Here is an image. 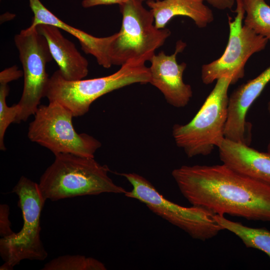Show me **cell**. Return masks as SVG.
<instances>
[{"instance_id":"cell-22","label":"cell","mask_w":270,"mask_h":270,"mask_svg":"<svg viewBox=\"0 0 270 270\" xmlns=\"http://www.w3.org/2000/svg\"><path fill=\"white\" fill-rule=\"evenodd\" d=\"M22 76L23 71L19 70L16 66H13L0 72V84H8L12 80L18 79Z\"/></svg>"},{"instance_id":"cell-24","label":"cell","mask_w":270,"mask_h":270,"mask_svg":"<svg viewBox=\"0 0 270 270\" xmlns=\"http://www.w3.org/2000/svg\"><path fill=\"white\" fill-rule=\"evenodd\" d=\"M206 1L214 8L220 10H230L236 0H202Z\"/></svg>"},{"instance_id":"cell-21","label":"cell","mask_w":270,"mask_h":270,"mask_svg":"<svg viewBox=\"0 0 270 270\" xmlns=\"http://www.w3.org/2000/svg\"><path fill=\"white\" fill-rule=\"evenodd\" d=\"M9 214V206L6 204H1L0 206V235L2 238L10 236L14 232L11 229V223L8 219Z\"/></svg>"},{"instance_id":"cell-6","label":"cell","mask_w":270,"mask_h":270,"mask_svg":"<svg viewBox=\"0 0 270 270\" xmlns=\"http://www.w3.org/2000/svg\"><path fill=\"white\" fill-rule=\"evenodd\" d=\"M12 192L18 197L23 225L20 230L0 240V254L4 264L0 270H12L24 260H44L48 256L40 236V218L46 202L38 184L22 176Z\"/></svg>"},{"instance_id":"cell-12","label":"cell","mask_w":270,"mask_h":270,"mask_svg":"<svg viewBox=\"0 0 270 270\" xmlns=\"http://www.w3.org/2000/svg\"><path fill=\"white\" fill-rule=\"evenodd\" d=\"M270 82V66L256 78L237 88L228 98L224 138L250 146L252 125L246 120V113Z\"/></svg>"},{"instance_id":"cell-9","label":"cell","mask_w":270,"mask_h":270,"mask_svg":"<svg viewBox=\"0 0 270 270\" xmlns=\"http://www.w3.org/2000/svg\"><path fill=\"white\" fill-rule=\"evenodd\" d=\"M14 41L24 76L22 93L17 104L20 112L16 122L20 123L34 114L40 100L46 96L50 78L46 65L53 58L46 40L36 27L21 30Z\"/></svg>"},{"instance_id":"cell-7","label":"cell","mask_w":270,"mask_h":270,"mask_svg":"<svg viewBox=\"0 0 270 270\" xmlns=\"http://www.w3.org/2000/svg\"><path fill=\"white\" fill-rule=\"evenodd\" d=\"M34 115V120L28 126V138L54 155L71 154L94 158L95 152L102 146L92 136L78 133L72 124V114L56 102L40 106Z\"/></svg>"},{"instance_id":"cell-14","label":"cell","mask_w":270,"mask_h":270,"mask_svg":"<svg viewBox=\"0 0 270 270\" xmlns=\"http://www.w3.org/2000/svg\"><path fill=\"white\" fill-rule=\"evenodd\" d=\"M30 6L34 14L30 28H34L39 24H48L64 30L79 41L82 49L86 54L93 56L98 63L104 68L112 65L108 56L110 44L114 38V34L106 37H96L72 26L62 20L48 10L40 0H28Z\"/></svg>"},{"instance_id":"cell-5","label":"cell","mask_w":270,"mask_h":270,"mask_svg":"<svg viewBox=\"0 0 270 270\" xmlns=\"http://www.w3.org/2000/svg\"><path fill=\"white\" fill-rule=\"evenodd\" d=\"M142 2L128 0L120 6L121 28L114 34L108 50L112 65L121 66L132 60L150 61L170 35L169 29L155 26L152 13Z\"/></svg>"},{"instance_id":"cell-26","label":"cell","mask_w":270,"mask_h":270,"mask_svg":"<svg viewBox=\"0 0 270 270\" xmlns=\"http://www.w3.org/2000/svg\"><path fill=\"white\" fill-rule=\"evenodd\" d=\"M267 150H268V152H270V140L268 144Z\"/></svg>"},{"instance_id":"cell-2","label":"cell","mask_w":270,"mask_h":270,"mask_svg":"<svg viewBox=\"0 0 270 270\" xmlns=\"http://www.w3.org/2000/svg\"><path fill=\"white\" fill-rule=\"evenodd\" d=\"M54 156V162L42 175L38 184L46 200L126 192L109 176L108 166L100 164L94 158L71 154Z\"/></svg>"},{"instance_id":"cell-4","label":"cell","mask_w":270,"mask_h":270,"mask_svg":"<svg viewBox=\"0 0 270 270\" xmlns=\"http://www.w3.org/2000/svg\"><path fill=\"white\" fill-rule=\"evenodd\" d=\"M230 76L222 77L194 118L184 124H175L172 134L176 145L188 158L208 156L224 138Z\"/></svg>"},{"instance_id":"cell-17","label":"cell","mask_w":270,"mask_h":270,"mask_svg":"<svg viewBox=\"0 0 270 270\" xmlns=\"http://www.w3.org/2000/svg\"><path fill=\"white\" fill-rule=\"evenodd\" d=\"M214 218L223 230L234 234L246 247L258 250L270 259V231L264 228L247 226L240 222L230 220L224 216L215 214Z\"/></svg>"},{"instance_id":"cell-16","label":"cell","mask_w":270,"mask_h":270,"mask_svg":"<svg viewBox=\"0 0 270 270\" xmlns=\"http://www.w3.org/2000/svg\"><path fill=\"white\" fill-rule=\"evenodd\" d=\"M203 2L202 0H148L146 4L158 28H165L173 18L178 16H188L198 27L203 28L214 20L212 10Z\"/></svg>"},{"instance_id":"cell-20","label":"cell","mask_w":270,"mask_h":270,"mask_svg":"<svg viewBox=\"0 0 270 270\" xmlns=\"http://www.w3.org/2000/svg\"><path fill=\"white\" fill-rule=\"evenodd\" d=\"M10 88L8 84H0V149L6 150L4 144V136L8 126L16 122L20 110L16 104L12 106L7 105L6 98L8 94Z\"/></svg>"},{"instance_id":"cell-11","label":"cell","mask_w":270,"mask_h":270,"mask_svg":"<svg viewBox=\"0 0 270 270\" xmlns=\"http://www.w3.org/2000/svg\"><path fill=\"white\" fill-rule=\"evenodd\" d=\"M186 46L185 42L178 40L172 54L161 51L150 60V84L160 91L168 104L178 108L186 106L192 96L191 86L183 80L186 64H178L176 61L177 54Z\"/></svg>"},{"instance_id":"cell-1","label":"cell","mask_w":270,"mask_h":270,"mask_svg":"<svg viewBox=\"0 0 270 270\" xmlns=\"http://www.w3.org/2000/svg\"><path fill=\"white\" fill-rule=\"evenodd\" d=\"M172 175L192 206L220 216L270 222V184L224 164L182 166Z\"/></svg>"},{"instance_id":"cell-15","label":"cell","mask_w":270,"mask_h":270,"mask_svg":"<svg viewBox=\"0 0 270 270\" xmlns=\"http://www.w3.org/2000/svg\"><path fill=\"white\" fill-rule=\"evenodd\" d=\"M36 27L46 40L52 58L64 78L74 80L87 76V60L78 52L75 44L62 34L60 28L48 24H39Z\"/></svg>"},{"instance_id":"cell-3","label":"cell","mask_w":270,"mask_h":270,"mask_svg":"<svg viewBox=\"0 0 270 270\" xmlns=\"http://www.w3.org/2000/svg\"><path fill=\"white\" fill-rule=\"evenodd\" d=\"M150 68L145 62L132 60L108 76L88 80H68L60 70L50 77L46 97L68 110L74 117L87 113L92 104L100 97L134 84L150 83Z\"/></svg>"},{"instance_id":"cell-10","label":"cell","mask_w":270,"mask_h":270,"mask_svg":"<svg viewBox=\"0 0 270 270\" xmlns=\"http://www.w3.org/2000/svg\"><path fill=\"white\" fill-rule=\"evenodd\" d=\"M236 16L234 20L228 17L230 34L225 50L218 59L202 67V80L209 84L224 76L232 78V84L244 76V66L254 53L264 50L268 39L256 34L244 24V18L242 0H236Z\"/></svg>"},{"instance_id":"cell-18","label":"cell","mask_w":270,"mask_h":270,"mask_svg":"<svg viewBox=\"0 0 270 270\" xmlns=\"http://www.w3.org/2000/svg\"><path fill=\"white\" fill-rule=\"evenodd\" d=\"M244 24L270 41V6L264 0H242Z\"/></svg>"},{"instance_id":"cell-8","label":"cell","mask_w":270,"mask_h":270,"mask_svg":"<svg viewBox=\"0 0 270 270\" xmlns=\"http://www.w3.org/2000/svg\"><path fill=\"white\" fill-rule=\"evenodd\" d=\"M132 186L125 196L144 204L158 216L188 233L193 238L204 241L224 230L214 218L215 214L203 208L185 207L166 199L148 180L134 172L122 173Z\"/></svg>"},{"instance_id":"cell-19","label":"cell","mask_w":270,"mask_h":270,"mask_svg":"<svg viewBox=\"0 0 270 270\" xmlns=\"http://www.w3.org/2000/svg\"><path fill=\"white\" fill-rule=\"evenodd\" d=\"M42 270H106L103 263L92 257L82 255H64L44 264Z\"/></svg>"},{"instance_id":"cell-25","label":"cell","mask_w":270,"mask_h":270,"mask_svg":"<svg viewBox=\"0 0 270 270\" xmlns=\"http://www.w3.org/2000/svg\"><path fill=\"white\" fill-rule=\"evenodd\" d=\"M268 110L270 114V100L268 103Z\"/></svg>"},{"instance_id":"cell-13","label":"cell","mask_w":270,"mask_h":270,"mask_svg":"<svg viewBox=\"0 0 270 270\" xmlns=\"http://www.w3.org/2000/svg\"><path fill=\"white\" fill-rule=\"evenodd\" d=\"M223 164L243 175L270 184V152L224 138L217 146Z\"/></svg>"},{"instance_id":"cell-27","label":"cell","mask_w":270,"mask_h":270,"mask_svg":"<svg viewBox=\"0 0 270 270\" xmlns=\"http://www.w3.org/2000/svg\"><path fill=\"white\" fill-rule=\"evenodd\" d=\"M142 0L144 1V0Z\"/></svg>"},{"instance_id":"cell-23","label":"cell","mask_w":270,"mask_h":270,"mask_svg":"<svg viewBox=\"0 0 270 270\" xmlns=\"http://www.w3.org/2000/svg\"><path fill=\"white\" fill-rule=\"evenodd\" d=\"M128 0H82V6L88 8L100 5H108L118 4L120 6L125 3Z\"/></svg>"}]
</instances>
